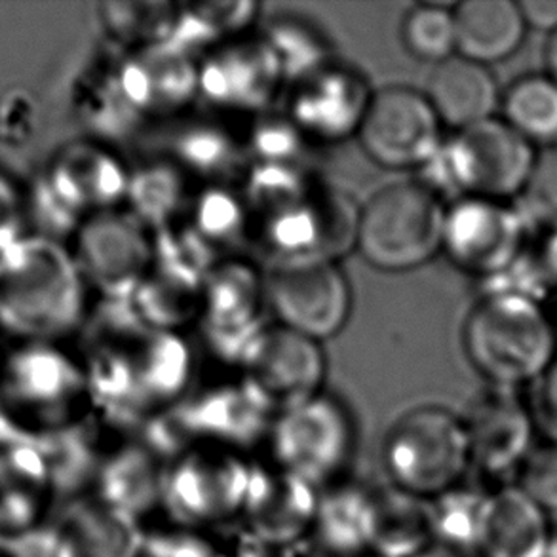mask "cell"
<instances>
[{
    "label": "cell",
    "instance_id": "1",
    "mask_svg": "<svg viewBox=\"0 0 557 557\" xmlns=\"http://www.w3.org/2000/svg\"><path fill=\"white\" fill-rule=\"evenodd\" d=\"M83 271L55 238L29 234L0 251V332L52 343L83 318Z\"/></svg>",
    "mask_w": 557,
    "mask_h": 557
},
{
    "label": "cell",
    "instance_id": "2",
    "mask_svg": "<svg viewBox=\"0 0 557 557\" xmlns=\"http://www.w3.org/2000/svg\"><path fill=\"white\" fill-rule=\"evenodd\" d=\"M470 362L497 388L529 383L550 370L556 330L541 302L520 295H485L465 325Z\"/></svg>",
    "mask_w": 557,
    "mask_h": 557
},
{
    "label": "cell",
    "instance_id": "3",
    "mask_svg": "<svg viewBox=\"0 0 557 557\" xmlns=\"http://www.w3.org/2000/svg\"><path fill=\"white\" fill-rule=\"evenodd\" d=\"M470 467L467 424L444 407H414L392 422L384 436L386 483L422 500L459 487Z\"/></svg>",
    "mask_w": 557,
    "mask_h": 557
},
{
    "label": "cell",
    "instance_id": "4",
    "mask_svg": "<svg viewBox=\"0 0 557 557\" xmlns=\"http://www.w3.org/2000/svg\"><path fill=\"white\" fill-rule=\"evenodd\" d=\"M445 211L429 185L401 182L381 188L356 221V246L379 271H411L442 249Z\"/></svg>",
    "mask_w": 557,
    "mask_h": 557
},
{
    "label": "cell",
    "instance_id": "5",
    "mask_svg": "<svg viewBox=\"0 0 557 557\" xmlns=\"http://www.w3.org/2000/svg\"><path fill=\"white\" fill-rule=\"evenodd\" d=\"M256 465L244 453L195 445L170 460L164 505L172 523L210 531L240 520Z\"/></svg>",
    "mask_w": 557,
    "mask_h": 557
},
{
    "label": "cell",
    "instance_id": "6",
    "mask_svg": "<svg viewBox=\"0 0 557 557\" xmlns=\"http://www.w3.org/2000/svg\"><path fill=\"white\" fill-rule=\"evenodd\" d=\"M535 162L533 144L506 122L490 119L460 129L442 145L429 166L436 168L447 188L503 202L508 196L521 195Z\"/></svg>",
    "mask_w": 557,
    "mask_h": 557
},
{
    "label": "cell",
    "instance_id": "7",
    "mask_svg": "<svg viewBox=\"0 0 557 557\" xmlns=\"http://www.w3.org/2000/svg\"><path fill=\"white\" fill-rule=\"evenodd\" d=\"M78 394V373L52 343H25L0 368V399L20 434L42 437L67 430Z\"/></svg>",
    "mask_w": 557,
    "mask_h": 557
},
{
    "label": "cell",
    "instance_id": "8",
    "mask_svg": "<svg viewBox=\"0 0 557 557\" xmlns=\"http://www.w3.org/2000/svg\"><path fill=\"white\" fill-rule=\"evenodd\" d=\"M442 122L426 94L406 86L376 91L363 107L358 139L379 166L409 170L429 166L442 149Z\"/></svg>",
    "mask_w": 557,
    "mask_h": 557
},
{
    "label": "cell",
    "instance_id": "9",
    "mask_svg": "<svg viewBox=\"0 0 557 557\" xmlns=\"http://www.w3.org/2000/svg\"><path fill=\"white\" fill-rule=\"evenodd\" d=\"M274 465L324 490L347 467L352 426L332 399L317 398L280 413L271 429Z\"/></svg>",
    "mask_w": 557,
    "mask_h": 557
},
{
    "label": "cell",
    "instance_id": "10",
    "mask_svg": "<svg viewBox=\"0 0 557 557\" xmlns=\"http://www.w3.org/2000/svg\"><path fill=\"white\" fill-rule=\"evenodd\" d=\"M267 295L282 325L314 343L337 335L352 307L347 278L327 259L280 264L267 280Z\"/></svg>",
    "mask_w": 557,
    "mask_h": 557
},
{
    "label": "cell",
    "instance_id": "11",
    "mask_svg": "<svg viewBox=\"0 0 557 557\" xmlns=\"http://www.w3.org/2000/svg\"><path fill=\"white\" fill-rule=\"evenodd\" d=\"M528 223L498 200L465 196L445 211L442 249L462 271L493 278L523 253Z\"/></svg>",
    "mask_w": 557,
    "mask_h": 557
},
{
    "label": "cell",
    "instance_id": "12",
    "mask_svg": "<svg viewBox=\"0 0 557 557\" xmlns=\"http://www.w3.org/2000/svg\"><path fill=\"white\" fill-rule=\"evenodd\" d=\"M320 491L274 462L271 467L256 465L242 512V529L271 548L294 550L297 544L310 539Z\"/></svg>",
    "mask_w": 557,
    "mask_h": 557
},
{
    "label": "cell",
    "instance_id": "13",
    "mask_svg": "<svg viewBox=\"0 0 557 557\" xmlns=\"http://www.w3.org/2000/svg\"><path fill=\"white\" fill-rule=\"evenodd\" d=\"M472 465L483 474L506 475L520 470L533 449V421L510 388L483 394L470 409L467 421Z\"/></svg>",
    "mask_w": 557,
    "mask_h": 557
},
{
    "label": "cell",
    "instance_id": "14",
    "mask_svg": "<svg viewBox=\"0 0 557 557\" xmlns=\"http://www.w3.org/2000/svg\"><path fill=\"white\" fill-rule=\"evenodd\" d=\"M52 472L38 442H12L0 447V539L17 536L40 528L38 520L48 508Z\"/></svg>",
    "mask_w": 557,
    "mask_h": 557
},
{
    "label": "cell",
    "instance_id": "15",
    "mask_svg": "<svg viewBox=\"0 0 557 557\" xmlns=\"http://www.w3.org/2000/svg\"><path fill=\"white\" fill-rule=\"evenodd\" d=\"M322 370L314 341L284 327L264 341L257 356L256 394L271 409L284 413L317 398Z\"/></svg>",
    "mask_w": 557,
    "mask_h": 557
},
{
    "label": "cell",
    "instance_id": "16",
    "mask_svg": "<svg viewBox=\"0 0 557 557\" xmlns=\"http://www.w3.org/2000/svg\"><path fill=\"white\" fill-rule=\"evenodd\" d=\"M168 462L151 445H129L109 455L96 478V497L137 521L164 505Z\"/></svg>",
    "mask_w": 557,
    "mask_h": 557
},
{
    "label": "cell",
    "instance_id": "17",
    "mask_svg": "<svg viewBox=\"0 0 557 557\" xmlns=\"http://www.w3.org/2000/svg\"><path fill=\"white\" fill-rule=\"evenodd\" d=\"M550 548V523L543 508L520 487L490 493L478 546L480 556L548 557Z\"/></svg>",
    "mask_w": 557,
    "mask_h": 557
},
{
    "label": "cell",
    "instance_id": "18",
    "mask_svg": "<svg viewBox=\"0 0 557 557\" xmlns=\"http://www.w3.org/2000/svg\"><path fill=\"white\" fill-rule=\"evenodd\" d=\"M69 557H141L144 523L96 495L76 498L55 523Z\"/></svg>",
    "mask_w": 557,
    "mask_h": 557
},
{
    "label": "cell",
    "instance_id": "19",
    "mask_svg": "<svg viewBox=\"0 0 557 557\" xmlns=\"http://www.w3.org/2000/svg\"><path fill=\"white\" fill-rule=\"evenodd\" d=\"M75 259L91 280L107 287L121 286L144 269L147 246L126 219L99 211L81 226Z\"/></svg>",
    "mask_w": 557,
    "mask_h": 557
},
{
    "label": "cell",
    "instance_id": "20",
    "mask_svg": "<svg viewBox=\"0 0 557 557\" xmlns=\"http://www.w3.org/2000/svg\"><path fill=\"white\" fill-rule=\"evenodd\" d=\"M426 98L440 122L460 132L490 121L498 103L497 81L482 63L453 55L432 71Z\"/></svg>",
    "mask_w": 557,
    "mask_h": 557
},
{
    "label": "cell",
    "instance_id": "21",
    "mask_svg": "<svg viewBox=\"0 0 557 557\" xmlns=\"http://www.w3.org/2000/svg\"><path fill=\"white\" fill-rule=\"evenodd\" d=\"M373 497L371 487L332 483L320 491L317 520L310 539L327 557L371 556Z\"/></svg>",
    "mask_w": 557,
    "mask_h": 557
},
{
    "label": "cell",
    "instance_id": "22",
    "mask_svg": "<svg viewBox=\"0 0 557 557\" xmlns=\"http://www.w3.org/2000/svg\"><path fill=\"white\" fill-rule=\"evenodd\" d=\"M453 15L457 52L485 67L510 58L525 38L528 23L512 0H467Z\"/></svg>",
    "mask_w": 557,
    "mask_h": 557
},
{
    "label": "cell",
    "instance_id": "23",
    "mask_svg": "<svg viewBox=\"0 0 557 557\" xmlns=\"http://www.w3.org/2000/svg\"><path fill=\"white\" fill-rule=\"evenodd\" d=\"M373 497V557H419L434 548L429 500L407 495L384 483L371 487Z\"/></svg>",
    "mask_w": 557,
    "mask_h": 557
},
{
    "label": "cell",
    "instance_id": "24",
    "mask_svg": "<svg viewBox=\"0 0 557 557\" xmlns=\"http://www.w3.org/2000/svg\"><path fill=\"white\" fill-rule=\"evenodd\" d=\"M490 493L455 487L442 497L430 500L434 541L440 548L465 554L478 552Z\"/></svg>",
    "mask_w": 557,
    "mask_h": 557
},
{
    "label": "cell",
    "instance_id": "25",
    "mask_svg": "<svg viewBox=\"0 0 557 557\" xmlns=\"http://www.w3.org/2000/svg\"><path fill=\"white\" fill-rule=\"evenodd\" d=\"M506 124L529 144L557 141V84L529 76L513 84L505 99Z\"/></svg>",
    "mask_w": 557,
    "mask_h": 557
},
{
    "label": "cell",
    "instance_id": "26",
    "mask_svg": "<svg viewBox=\"0 0 557 557\" xmlns=\"http://www.w3.org/2000/svg\"><path fill=\"white\" fill-rule=\"evenodd\" d=\"M401 40L417 60L444 63L457 52L455 15L444 4H419L404 17Z\"/></svg>",
    "mask_w": 557,
    "mask_h": 557
},
{
    "label": "cell",
    "instance_id": "27",
    "mask_svg": "<svg viewBox=\"0 0 557 557\" xmlns=\"http://www.w3.org/2000/svg\"><path fill=\"white\" fill-rule=\"evenodd\" d=\"M521 218L528 226L557 228V149L536 154L535 166L521 190Z\"/></svg>",
    "mask_w": 557,
    "mask_h": 557
},
{
    "label": "cell",
    "instance_id": "28",
    "mask_svg": "<svg viewBox=\"0 0 557 557\" xmlns=\"http://www.w3.org/2000/svg\"><path fill=\"white\" fill-rule=\"evenodd\" d=\"M141 557H228L225 541L210 531L172 528L154 529L145 533Z\"/></svg>",
    "mask_w": 557,
    "mask_h": 557
},
{
    "label": "cell",
    "instance_id": "29",
    "mask_svg": "<svg viewBox=\"0 0 557 557\" xmlns=\"http://www.w3.org/2000/svg\"><path fill=\"white\" fill-rule=\"evenodd\" d=\"M518 472L520 490L544 512H557V444L533 447Z\"/></svg>",
    "mask_w": 557,
    "mask_h": 557
},
{
    "label": "cell",
    "instance_id": "30",
    "mask_svg": "<svg viewBox=\"0 0 557 557\" xmlns=\"http://www.w3.org/2000/svg\"><path fill=\"white\" fill-rule=\"evenodd\" d=\"M37 126V107L27 91L8 90L0 98V144L17 147L29 141Z\"/></svg>",
    "mask_w": 557,
    "mask_h": 557
},
{
    "label": "cell",
    "instance_id": "31",
    "mask_svg": "<svg viewBox=\"0 0 557 557\" xmlns=\"http://www.w3.org/2000/svg\"><path fill=\"white\" fill-rule=\"evenodd\" d=\"M25 206L15 183L0 170V251L22 238Z\"/></svg>",
    "mask_w": 557,
    "mask_h": 557
},
{
    "label": "cell",
    "instance_id": "32",
    "mask_svg": "<svg viewBox=\"0 0 557 557\" xmlns=\"http://www.w3.org/2000/svg\"><path fill=\"white\" fill-rule=\"evenodd\" d=\"M7 548L12 557H69L65 543L55 525L33 529L29 533L10 541Z\"/></svg>",
    "mask_w": 557,
    "mask_h": 557
},
{
    "label": "cell",
    "instance_id": "33",
    "mask_svg": "<svg viewBox=\"0 0 557 557\" xmlns=\"http://www.w3.org/2000/svg\"><path fill=\"white\" fill-rule=\"evenodd\" d=\"M521 14L531 27L556 33L557 30V0H521Z\"/></svg>",
    "mask_w": 557,
    "mask_h": 557
},
{
    "label": "cell",
    "instance_id": "34",
    "mask_svg": "<svg viewBox=\"0 0 557 557\" xmlns=\"http://www.w3.org/2000/svg\"><path fill=\"white\" fill-rule=\"evenodd\" d=\"M539 261L543 264L546 278L550 280V284L557 286V228L548 233V238L544 242Z\"/></svg>",
    "mask_w": 557,
    "mask_h": 557
},
{
    "label": "cell",
    "instance_id": "35",
    "mask_svg": "<svg viewBox=\"0 0 557 557\" xmlns=\"http://www.w3.org/2000/svg\"><path fill=\"white\" fill-rule=\"evenodd\" d=\"M544 406L548 409L552 419L557 422V358L550 366V370L546 371L543 386Z\"/></svg>",
    "mask_w": 557,
    "mask_h": 557
},
{
    "label": "cell",
    "instance_id": "36",
    "mask_svg": "<svg viewBox=\"0 0 557 557\" xmlns=\"http://www.w3.org/2000/svg\"><path fill=\"white\" fill-rule=\"evenodd\" d=\"M546 63H548L552 81L557 84V30L552 35L548 52H546Z\"/></svg>",
    "mask_w": 557,
    "mask_h": 557
},
{
    "label": "cell",
    "instance_id": "37",
    "mask_svg": "<svg viewBox=\"0 0 557 557\" xmlns=\"http://www.w3.org/2000/svg\"><path fill=\"white\" fill-rule=\"evenodd\" d=\"M419 557H460L457 554H453V552L444 550V548H430L429 552H424L422 556Z\"/></svg>",
    "mask_w": 557,
    "mask_h": 557
},
{
    "label": "cell",
    "instance_id": "38",
    "mask_svg": "<svg viewBox=\"0 0 557 557\" xmlns=\"http://www.w3.org/2000/svg\"><path fill=\"white\" fill-rule=\"evenodd\" d=\"M0 557H12L10 556V552H8L7 546H0Z\"/></svg>",
    "mask_w": 557,
    "mask_h": 557
},
{
    "label": "cell",
    "instance_id": "39",
    "mask_svg": "<svg viewBox=\"0 0 557 557\" xmlns=\"http://www.w3.org/2000/svg\"><path fill=\"white\" fill-rule=\"evenodd\" d=\"M284 557H297V556H294V554H292V550L287 552L286 556Z\"/></svg>",
    "mask_w": 557,
    "mask_h": 557
},
{
    "label": "cell",
    "instance_id": "40",
    "mask_svg": "<svg viewBox=\"0 0 557 557\" xmlns=\"http://www.w3.org/2000/svg\"><path fill=\"white\" fill-rule=\"evenodd\" d=\"M0 368H2V363H0Z\"/></svg>",
    "mask_w": 557,
    "mask_h": 557
}]
</instances>
